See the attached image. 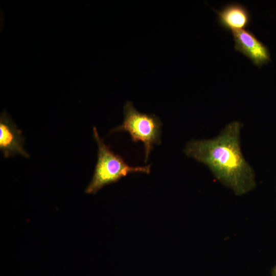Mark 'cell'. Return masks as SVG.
<instances>
[{"label":"cell","mask_w":276,"mask_h":276,"mask_svg":"<svg viewBox=\"0 0 276 276\" xmlns=\"http://www.w3.org/2000/svg\"><path fill=\"white\" fill-rule=\"evenodd\" d=\"M242 126L238 121H232L216 136L191 140L183 149L188 157L205 165L218 181L237 196L247 193L256 186L254 170L242 152Z\"/></svg>","instance_id":"1"},{"label":"cell","mask_w":276,"mask_h":276,"mask_svg":"<svg viewBox=\"0 0 276 276\" xmlns=\"http://www.w3.org/2000/svg\"><path fill=\"white\" fill-rule=\"evenodd\" d=\"M93 133L98 147V159L93 177L85 193L95 194L104 186L117 182L130 173H150V165L136 167L129 166L122 157L115 154L104 143L95 127L93 128Z\"/></svg>","instance_id":"2"},{"label":"cell","mask_w":276,"mask_h":276,"mask_svg":"<svg viewBox=\"0 0 276 276\" xmlns=\"http://www.w3.org/2000/svg\"><path fill=\"white\" fill-rule=\"evenodd\" d=\"M124 113L123 123L112 129L110 133L126 131L130 134L133 142H143L146 163L154 145L161 143L162 123L159 118L154 114L137 111L130 101L125 104Z\"/></svg>","instance_id":"3"},{"label":"cell","mask_w":276,"mask_h":276,"mask_svg":"<svg viewBox=\"0 0 276 276\" xmlns=\"http://www.w3.org/2000/svg\"><path fill=\"white\" fill-rule=\"evenodd\" d=\"M235 49L250 59L258 67L267 64L270 60L269 51L250 31L242 29L232 32Z\"/></svg>","instance_id":"4"},{"label":"cell","mask_w":276,"mask_h":276,"mask_svg":"<svg viewBox=\"0 0 276 276\" xmlns=\"http://www.w3.org/2000/svg\"><path fill=\"white\" fill-rule=\"evenodd\" d=\"M23 143L21 131L3 112L0 118V149L4 156L7 158L20 154L29 158L28 153L23 147Z\"/></svg>","instance_id":"5"},{"label":"cell","mask_w":276,"mask_h":276,"mask_svg":"<svg viewBox=\"0 0 276 276\" xmlns=\"http://www.w3.org/2000/svg\"><path fill=\"white\" fill-rule=\"evenodd\" d=\"M220 25L234 32L244 29L250 24L251 15L247 8L238 3H231L216 11Z\"/></svg>","instance_id":"6"},{"label":"cell","mask_w":276,"mask_h":276,"mask_svg":"<svg viewBox=\"0 0 276 276\" xmlns=\"http://www.w3.org/2000/svg\"><path fill=\"white\" fill-rule=\"evenodd\" d=\"M271 276H276V265L272 269Z\"/></svg>","instance_id":"7"}]
</instances>
